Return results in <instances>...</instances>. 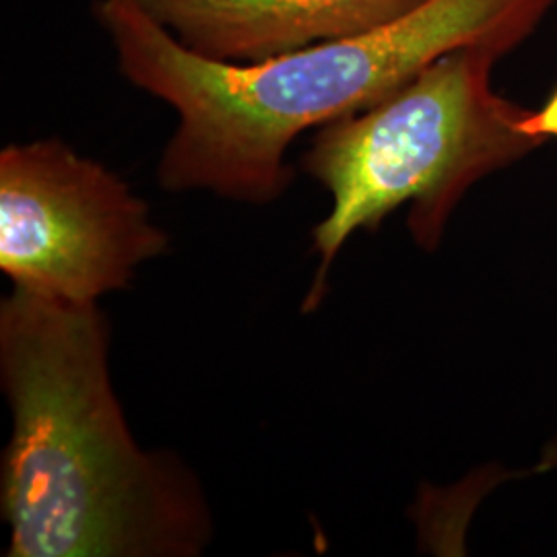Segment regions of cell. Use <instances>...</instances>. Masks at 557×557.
<instances>
[{
	"label": "cell",
	"mask_w": 557,
	"mask_h": 557,
	"mask_svg": "<svg viewBox=\"0 0 557 557\" xmlns=\"http://www.w3.org/2000/svg\"><path fill=\"white\" fill-rule=\"evenodd\" d=\"M202 59L252 64L363 34L423 0H135Z\"/></svg>",
	"instance_id": "obj_5"
},
{
	"label": "cell",
	"mask_w": 557,
	"mask_h": 557,
	"mask_svg": "<svg viewBox=\"0 0 557 557\" xmlns=\"http://www.w3.org/2000/svg\"><path fill=\"white\" fill-rule=\"evenodd\" d=\"M504 54L498 46H462L372 108L317 128L301 170L329 190L333 207L312 234L320 264L304 310L324 298L326 275L354 232L379 230L409 202V230L432 252L475 182L537 149L520 126L529 110L492 89Z\"/></svg>",
	"instance_id": "obj_3"
},
{
	"label": "cell",
	"mask_w": 557,
	"mask_h": 557,
	"mask_svg": "<svg viewBox=\"0 0 557 557\" xmlns=\"http://www.w3.org/2000/svg\"><path fill=\"white\" fill-rule=\"evenodd\" d=\"M98 304L13 287L0 376L13 416L2 460L9 557H195L213 537L193 471L133 438L110 380Z\"/></svg>",
	"instance_id": "obj_2"
},
{
	"label": "cell",
	"mask_w": 557,
	"mask_h": 557,
	"mask_svg": "<svg viewBox=\"0 0 557 557\" xmlns=\"http://www.w3.org/2000/svg\"><path fill=\"white\" fill-rule=\"evenodd\" d=\"M522 131L539 140L541 145L547 139H557V87L543 101L537 112H527L520 122Z\"/></svg>",
	"instance_id": "obj_6"
},
{
	"label": "cell",
	"mask_w": 557,
	"mask_h": 557,
	"mask_svg": "<svg viewBox=\"0 0 557 557\" xmlns=\"http://www.w3.org/2000/svg\"><path fill=\"white\" fill-rule=\"evenodd\" d=\"M541 469H557V438L545 448L541 458Z\"/></svg>",
	"instance_id": "obj_7"
},
{
	"label": "cell",
	"mask_w": 557,
	"mask_h": 557,
	"mask_svg": "<svg viewBox=\"0 0 557 557\" xmlns=\"http://www.w3.org/2000/svg\"><path fill=\"white\" fill-rule=\"evenodd\" d=\"M554 0H423L363 34L232 64L186 50L135 0H96L122 77L165 101L178 126L158 163L161 188L269 205L294 180L301 133L351 116L462 46L515 50Z\"/></svg>",
	"instance_id": "obj_1"
},
{
	"label": "cell",
	"mask_w": 557,
	"mask_h": 557,
	"mask_svg": "<svg viewBox=\"0 0 557 557\" xmlns=\"http://www.w3.org/2000/svg\"><path fill=\"white\" fill-rule=\"evenodd\" d=\"M168 234L124 180L59 139L0 153V269L15 287L71 304L128 287Z\"/></svg>",
	"instance_id": "obj_4"
}]
</instances>
